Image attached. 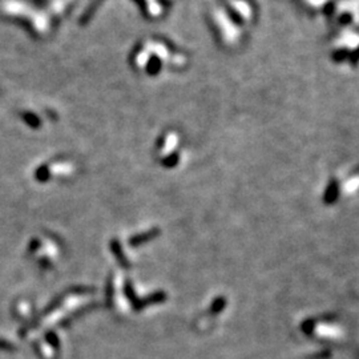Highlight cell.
Returning <instances> with one entry per match:
<instances>
[]
</instances>
